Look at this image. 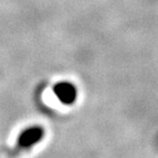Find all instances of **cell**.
<instances>
[{
    "label": "cell",
    "mask_w": 158,
    "mask_h": 158,
    "mask_svg": "<svg viewBox=\"0 0 158 158\" xmlns=\"http://www.w3.org/2000/svg\"><path fill=\"white\" fill-rule=\"evenodd\" d=\"M45 136L44 128L39 125L24 128L18 136V147L21 149H29L39 144Z\"/></svg>",
    "instance_id": "obj_1"
},
{
    "label": "cell",
    "mask_w": 158,
    "mask_h": 158,
    "mask_svg": "<svg viewBox=\"0 0 158 158\" xmlns=\"http://www.w3.org/2000/svg\"><path fill=\"white\" fill-rule=\"evenodd\" d=\"M53 92L56 98L65 106H72L78 98V90L74 84L69 81H59L54 85Z\"/></svg>",
    "instance_id": "obj_2"
}]
</instances>
